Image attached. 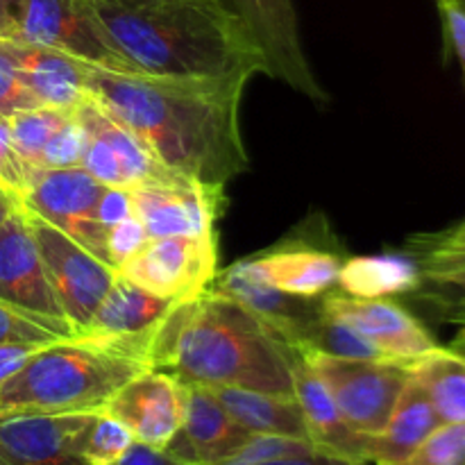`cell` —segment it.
<instances>
[{"mask_svg": "<svg viewBox=\"0 0 465 465\" xmlns=\"http://www.w3.org/2000/svg\"><path fill=\"white\" fill-rule=\"evenodd\" d=\"M248 75L153 77L86 68V95L180 175L227 186L250 168L241 136Z\"/></svg>", "mask_w": 465, "mask_h": 465, "instance_id": "cell-1", "label": "cell"}, {"mask_svg": "<svg viewBox=\"0 0 465 465\" xmlns=\"http://www.w3.org/2000/svg\"><path fill=\"white\" fill-rule=\"evenodd\" d=\"M295 350L230 295L207 289L177 304L154 339L150 368L204 389L293 395Z\"/></svg>", "mask_w": 465, "mask_h": 465, "instance_id": "cell-2", "label": "cell"}, {"mask_svg": "<svg viewBox=\"0 0 465 465\" xmlns=\"http://www.w3.org/2000/svg\"><path fill=\"white\" fill-rule=\"evenodd\" d=\"M91 5L114 44L143 75L254 77L266 73L257 44L223 0H162L134 9Z\"/></svg>", "mask_w": 465, "mask_h": 465, "instance_id": "cell-3", "label": "cell"}, {"mask_svg": "<svg viewBox=\"0 0 465 465\" xmlns=\"http://www.w3.org/2000/svg\"><path fill=\"white\" fill-rule=\"evenodd\" d=\"M143 371V363L77 336L54 341L0 386V416L103 411Z\"/></svg>", "mask_w": 465, "mask_h": 465, "instance_id": "cell-4", "label": "cell"}, {"mask_svg": "<svg viewBox=\"0 0 465 465\" xmlns=\"http://www.w3.org/2000/svg\"><path fill=\"white\" fill-rule=\"evenodd\" d=\"M327 386L354 431L377 436L389 422L404 386L411 380V363L395 359H341L318 352H298Z\"/></svg>", "mask_w": 465, "mask_h": 465, "instance_id": "cell-5", "label": "cell"}, {"mask_svg": "<svg viewBox=\"0 0 465 465\" xmlns=\"http://www.w3.org/2000/svg\"><path fill=\"white\" fill-rule=\"evenodd\" d=\"M18 39L68 54L86 66L139 73L98 21L89 0H18Z\"/></svg>", "mask_w": 465, "mask_h": 465, "instance_id": "cell-6", "label": "cell"}, {"mask_svg": "<svg viewBox=\"0 0 465 465\" xmlns=\"http://www.w3.org/2000/svg\"><path fill=\"white\" fill-rule=\"evenodd\" d=\"M75 116L86 132L82 168L107 189L134 191L182 177L163 166L130 127L109 116L89 95L75 109Z\"/></svg>", "mask_w": 465, "mask_h": 465, "instance_id": "cell-7", "label": "cell"}, {"mask_svg": "<svg viewBox=\"0 0 465 465\" xmlns=\"http://www.w3.org/2000/svg\"><path fill=\"white\" fill-rule=\"evenodd\" d=\"M25 216L54 295L77 336L109 293L118 271L35 213L25 212Z\"/></svg>", "mask_w": 465, "mask_h": 465, "instance_id": "cell-8", "label": "cell"}, {"mask_svg": "<svg viewBox=\"0 0 465 465\" xmlns=\"http://www.w3.org/2000/svg\"><path fill=\"white\" fill-rule=\"evenodd\" d=\"M180 302L184 300L162 298L118 275L91 321L77 331V339L125 354L150 368L154 339Z\"/></svg>", "mask_w": 465, "mask_h": 465, "instance_id": "cell-9", "label": "cell"}, {"mask_svg": "<svg viewBox=\"0 0 465 465\" xmlns=\"http://www.w3.org/2000/svg\"><path fill=\"white\" fill-rule=\"evenodd\" d=\"M104 186L82 166L39 168L21 198L25 212L62 230L89 252L107 262L104 227L98 223V203ZM109 263V262H107Z\"/></svg>", "mask_w": 465, "mask_h": 465, "instance_id": "cell-10", "label": "cell"}, {"mask_svg": "<svg viewBox=\"0 0 465 465\" xmlns=\"http://www.w3.org/2000/svg\"><path fill=\"white\" fill-rule=\"evenodd\" d=\"M118 275L141 289L171 300H193L218 275L216 236H163L148 243L118 268Z\"/></svg>", "mask_w": 465, "mask_h": 465, "instance_id": "cell-11", "label": "cell"}, {"mask_svg": "<svg viewBox=\"0 0 465 465\" xmlns=\"http://www.w3.org/2000/svg\"><path fill=\"white\" fill-rule=\"evenodd\" d=\"M262 53L266 73L307 95L313 103H327V94L316 80L300 39L298 12L293 0H230Z\"/></svg>", "mask_w": 465, "mask_h": 465, "instance_id": "cell-12", "label": "cell"}, {"mask_svg": "<svg viewBox=\"0 0 465 465\" xmlns=\"http://www.w3.org/2000/svg\"><path fill=\"white\" fill-rule=\"evenodd\" d=\"M0 300L75 336L50 284L23 204L0 227Z\"/></svg>", "mask_w": 465, "mask_h": 465, "instance_id": "cell-13", "label": "cell"}, {"mask_svg": "<svg viewBox=\"0 0 465 465\" xmlns=\"http://www.w3.org/2000/svg\"><path fill=\"white\" fill-rule=\"evenodd\" d=\"M225 204V186L203 184L191 177H175L163 184L132 191V209L150 239L163 236H216V221Z\"/></svg>", "mask_w": 465, "mask_h": 465, "instance_id": "cell-14", "label": "cell"}, {"mask_svg": "<svg viewBox=\"0 0 465 465\" xmlns=\"http://www.w3.org/2000/svg\"><path fill=\"white\" fill-rule=\"evenodd\" d=\"M322 309L357 330L386 359L413 363L440 348L418 318L389 298H352L334 289L322 295Z\"/></svg>", "mask_w": 465, "mask_h": 465, "instance_id": "cell-15", "label": "cell"}, {"mask_svg": "<svg viewBox=\"0 0 465 465\" xmlns=\"http://www.w3.org/2000/svg\"><path fill=\"white\" fill-rule=\"evenodd\" d=\"M94 413L0 416V457L9 465H86L82 457Z\"/></svg>", "mask_w": 465, "mask_h": 465, "instance_id": "cell-16", "label": "cell"}, {"mask_svg": "<svg viewBox=\"0 0 465 465\" xmlns=\"http://www.w3.org/2000/svg\"><path fill=\"white\" fill-rule=\"evenodd\" d=\"M186 384L163 371L139 372L104 407L132 431L136 443L166 450L184 418Z\"/></svg>", "mask_w": 465, "mask_h": 465, "instance_id": "cell-17", "label": "cell"}, {"mask_svg": "<svg viewBox=\"0 0 465 465\" xmlns=\"http://www.w3.org/2000/svg\"><path fill=\"white\" fill-rule=\"evenodd\" d=\"M404 254L420 272L416 293H425L445 321L459 325L452 348L465 350V221L434 234L413 236Z\"/></svg>", "mask_w": 465, "mask_h": 465, "instance_id": "cell-18", "label": "cell"}, {"mask_svg": "<svg viewBox=\"0 0 465 465\" xmlns=\"http://www.w3.org/2000/svg\"><path fill=\"white\" fill-rule=\"evenodd\" d=\"M209 289L230 295L236 302L257 313L293 350H300L307 343L309 334L322 316V298H300V295L275 289L263 282L245 259L213 277Z\"/></svg>", "mask_w": 465, "mask_h": 465, "instance_id": "cell-19", "label": "cell"}, {"mask_svg": "<svg viewBox=\"0 0 465 465\" xmlns=\"http://www.w3.org/2000/svg\"><path fill=\"white\" fill-rule=\"evenodd\" d=\"M252 434L223 409L204 386L186 384L182 425L163 452L182 465H218L234 457Z\"/></svg>", "mask_w": 465, "mask_h": 465, "instance_id": "cell-20", "label": "cell"}, {"mask_svg": "<svg viewBox=\"0 0 465 465\" xmlns=\"http://www.w3.org/2000/svg\"><path fill=\"white\" fill-rule=\"evenodd\" d=\"M248 266L284 293L300 298H322L336 289L341 266L345 259L339 250L327 248L325 243H313L304 239H284L280 245L263 250L254 257L245 259Z\"/></svg>", "mask_w": 465, "mask_h": 465, "instance_id": "cell-21", "label": "cell"}, {"mask_svg": "<svg viewBox=\"0 0 465 465\" xmlns=\"http://www.w3.org/2000/svg\"><path fill=\"white\" fill-rule=\"evenodd\" d=\"M293 395L302 409L309 443L318 454L345 463L371 465L368 463L371 436L359 434L345 422L327 386L318 380L312 366L298 352L293 361Z\"/></svg>", "mask_w": 465, "mask_h": 465, "instance_id": "cell-22", "label": "cell"}, {"mask_svg": "<svg viewBox=\"0 0 465 465\" xmlns=\"http://www.w3.org/2000/svg\"><path fill=\"white\" fill-rule=\"evenodd\" d=\"M27 89L44 107L75 112L86 100V64L25 41H0Z\"/></svg>", "mask_w": 465, "mask_h": 465, "instance_id": "cell-23", "label": "cell"}, {"mask_svg": "<svg viewBox=\"0 0 465 465\" xmlns=\"http://www.w3.org/2000/svg\"><path fill=\"white\" fill-rule=\"evenodd\" d=\"M440 425L443 420L436 413L430 395L411 372V380L404 386L386 427L377 436H371L368 463L393 465L402 461Z\"/></svg>", "mask_w": 465, "mask_h": 465, "instance_id": "cell-24", "label": "cell"}, {"mask_svg": "<svg viewBox=\"0 0 465 465\" xmlns=\"http://www.w3.org/2000/svg\"><path fill=\"white\" fill-rule=\"evenodd\" d=\"M227 413L252 436H282V439H307L302 409L295 395L262 393L245 389H209ZM312 445V443H309Z\"/></svg>", "mask_w": 465, "mask_h": 465, "instance_id": "cell-25", "label": "cell"}, {"mask_svg": "<svg viewBox=\"0 0 465 465\" xmlns=\"http://www.w3.org/2000/svg\"><path fill=\"white\" fill-rule=\"evenodd\" d=\"M418 289L420 272L404 252L345 259L336 282V291L366 300L416 293Z\"/></svg>", "mask_w": 465, "mask_h": 465, "instance_id": "cell-26", "label": "cell"}, {"mask_svg": "<svg viewBox=\"0 0 465 465\" xmlns=\"http://www.w3.org/2000/svg\"><path fill=\"white\" fill-rule=\"evenodd\" d=\"M411 372L430 395L443 422L465 425V350L443 348L411 363Z\"/></svg>", "mask_w": 465, "mask_h": 465, "instance_id": "cell-27", "label": "cell"}, {"mask_svg": "<svg viewBox=\"0 0 465 465\" xmlns=\"http://www.w3.org/2000/svg\"><path fill=\"white\" fill-rule=\"evenodd\" d=\"M71 114L73 112H62V109L53 107H35L25 109V112H18L14 114L12 118H7L18 154H21L30 166L39 168L41 153H44V148L48 145L50 136L59 130V125H62Z\"/></svg>", "mask_w": 465, "mask_h": 465, "instance_id": "cell-28", "label": "cell"}, {"mask_svg": "<svg viewBox=\"0 0 465 465\" xmlns=\"http://www.w3.org/2000/svg\"><path fill=\"white\" fill-rule=\"evenodd\" d=\"M134 436L112 413L95 411L86 431L82 457L86 465H114L121 461L134 445Z\"/></svg>", "mask_w": 465, "mask_h": 465, "instance_id": "cell-29", "label": "cell"}, {"mask_svg": "<svg viewBox=\"0 0 465 465\" xmlns=\"http://www.w3.org/2000/svg\"><path fill=\"white\" fill-rule=\"evenodd\" d=\"M393 465H465V425L443 422L407 459Z\"/></svg>", "mask_w": 465, "mask_h": 465, "instance_id": "cell-30", "label": "cell"}, {"mask_svg": "<svg viewBox=\"0 0 465 465\" xmlns=\"http://www.w3.org/2000/svg\"><path fill=\"white\" fill-rule=\"evenodd\" d=\"M62 339H73V336L0 300V343L48 345Z\"/></svg>", "mask_w": 465, "mask_h": 465, "instance_id": "cell-31", "label": "cell"}, {"mask_svg": "<svg viewBox=\"0 0 465 465\" xmlns=\"http://www.w3.org/2000/svg\"><path fill=\"white\" fill-rule=\"evenodd\" d=\"M86 148V132L77 121L75 112L59 125V130L50 136L48 145L41 153L39 168H73L82 166Z\"/></svg>", "mask_w": 465, "mask_h": 465, "instance_id": "cell-32", "label": "cell"}, {"mask_svg": "<svg viewBox=\"0 0 465 465\" xmlns=\"http://www.w3.org/2000/svg\"><path fill=\"white\" fill-rule=\"evenodd\" d=\"M316 452L309 443L295 439H282V436H252L234 457L218 465H262L266 461L284 457H298V454Z\"/></svg>", "mask_w": 465, "mask_h": 465, "instance_id": "cell-33", "label": "cell"}, {"mask_svg": "<svg viewBox=\"0 0 465 465\" xmlns=\"http://www.w3.org/2000/svg\"><path fill=\"white\" fill-rule=\"evenodd\" d=\"M36 171L39 168L30 166L18 154L7 118H0V186L21 200L25 195V191L30 189L32 177H35Z\"/></svg>", "mask_w": 465, "mask_h": 465, "instance_id": "cell-34", "label": "cell"}, {"mask_svg": "<svg viewBox=\"0 0 465 465\" xmlns=\"http://www.w3.org/2000/svg\"><path fill=\"white\" fill-rule=\"evenodd\" d=\"M35 107H44V104L27 89L16 64L0 44V118H12L14 114Z\"/></svg>", "mask_w": 465, "mask_h": 465, "instance_id": "cell-35", "label": "cell"}, {"mask_svg": "<svg viewBox=\"0 0 465 465\" xmlns=\"http://www.w3.org/2000/svg\"><path fill=\"white\" fill-rule=\"evenodd\" d=\"M148 232H145L143 223L132 213V216L123 218L121 223L112 225L104 234V250H107V262L114 268H121L123 263L130 262L145 243H148Z\"/></svg>", "mask_w": 465, "mask_h": 465, "instance_id": "cell-36", "label": "cell"}, {"mask_svg": "<svg viewBox=\"0 0 465 465\" xmlns=\"http://www.w3.org/2000/svg\"><path fill=\"white\" fill-rule=\"evenodd\" d=\"M132 213H134V209H132V191L107 189L104 186L98 203V223L104 227V232L116 225V223H121L123 218L132 216Z\"/></svg>", "mask_w": 465, "mask_h": 465, "instance_id": "cell-37", "label": "cell"}, {"mask_svg": "<svg viewBox=\"0 0 465 465\" xmlns=\"http://www.w3.org/2000/svg\"><path fill=\"white\" fill-rule=\"evenodd\" d=\"M436 3H439L440 14H443L445 32H448V39L452 44L454 53H457L459 62H461L465 75V12L454 0H436Z\"/></svg>", "mask_w": 465, "mask_h": 465, "instance_id": "cell-38", "label": "cell"}, {"mask_svg": "<svg viewBox=\"0 0 465 465\" xmlns=\"http://www.w3.org/2000/svg\"><path fill=\"white\" fill-rule=\"evenodd\" d=\"M39 348H44V345L0 343V386H3L9 377L16 375V372L25 366L27 359H30Z\"/></svg>", "mask_w": 465, "mask_h": 465, "instance_id": "cell-39", "label": "cell"}, {"mask_svg": "<svg viewBox=\"0 0 465 465\" xmlns=\"http://www.w3.org/2000/svg\"><path fill=\"white\" fill-rule=\"evenodd\" d=\"M114 465H182V463H177L175 459L168 457L163 450H153L148 448V445L134 443L130 448V452Z\"/></svg>", "mask_w": 465, "mask_h": 465, "instance_id": "cell-40", "label": "cell"}, {"mask_svg": "<svg viewBox=\"0 0 465 465\" xmlns=\"http://www.w3.org/2000/svg\"><path fill=\"white\" fill-rule=\"evenodd\" d=\"M16 5L18 0H0V41L18 39Z\"/></svg>", "mask_w": 465, "mask_h": 465, "instance_id": "cell-41", "label": "cell"}, {"mask_svg": "<svg viewBox=\"0 0 465 465\" xmlns=\"http://www.w3.org/2000/svg\"><path fill=\"white\" fill-rule=\"evenodd\" d=\"M262 465H354V463H345V461H339V459L325 457V454L309 452V454H298V457L275 459V461H266Z\"/></svg>", "mask_w": 465, "mask_h": 465, "instance_id": "cell-42", "label": "cell"}, {"mask_svg": "<svg viewBox=\"0 0 465 465\" xmlns=\"http://www.w3.org/2000/svg\"><path fill=\"white\" fill-rule=\"evenodd\" d=\"M18 207H21V200H18L16 195L9 193L7 189H3V186H0V227L5 225V221H7V218L12 216Z\"/></svg>", "mask_w": 465, "mask_h": 465, "instance_id": "cell-43", "label": "cell"}, {"mask_svg": "<svg viewBox=\"0 0 465 465\" xmlns=\"http://www.w3.org/2000/svg\"><path fill=\"white\" fill-rule=\"evenodd\" d=\"M95 5H107V7H123V9H134V7H145V5L162 3V0H91Z\"/></svg>", "mask_w": 465, "mask_h": 465, "instance_id": "cell-44", "label": "cell"}, {"mask_svg": "<svg viewBox=\"0 0 465 465\" xmlns=\"http://www.w3.org/2000/svg\"><path fill=\"white\" fill-rule=\"evenodd\" d=\"M454 3H457V5H459V7H461V9H463V12H465V0H454Z\"/></svg>", "mask_w": 465, "mask_h": 465, "instance_id": "cell-45", "label": "cell"}, {"mask_svg": "<svg viewBox=\"0 0 465 465\" xmlns=\"http://www.w3.org/2000/svg\"><path fill=\"white\" fill-rule=\"evenodd\" d=\"M0 465H9V463H7V461H5V459H3V457H0Z\"/></svg>", "mask_w": 465, "mask_h": 465, "instance_id": "cell-46", "label": "cell"}, {"mask_svg": "<svg viewBox=\"0 0 465 465\" xmlns=\"http://www.w3.org/2000/svg\"><path fill=\"white\" fill-rule=\"evenodd\" d=\"M361 465H366V463H361Z\"/></svg>", "mask_w": 465, "mask_h": 465, "instance_id": "cell-47", "label": "cell"}]
</instances>
